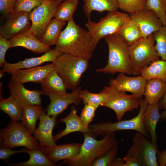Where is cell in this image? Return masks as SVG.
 I'll use <instances>...</instances> for the list:
<instances>
[{
  "mask_svg": "<svg viewBox=\"0 0 166 166\" xmlns=\"http://www.w3.org/2000/svg\"><path fill=\"white\" fill-rule=\"evenodd\" d=\"M81 87L78 86L70 93H57L53 92L44 93L50 99V103L47 106L46 114L49 116H55L61 113L69 105L74 104L76 105L80 104L82 100L80 96Z\"/></svg>",
  "mask_w": 166,
  "mask_h": 166,
  "instance_id": "7c38bea8",
  "label": "cell"
},
{
  "mask_svg": "<svg viewBox=\"0 0 166 166\" xmlns=\"http://www.w3.org/2000/svg\"><path fill=\"white\" fill-rule=\"evenodd\" d=\"M0 110L8 115L11 121H22L23 108L10 95L6 99H0Z\"/></svg>",
  "mask_w": 166,
  "mask_h": 166,
  "instance_id": "4dcf8cb0",
  "label": "cell"
},
{
  "mask_svg": "<svg viewBox=\"0 0 166 166\" xmlns=\"http://www.w3.org/2000/svg\"><path fill=\"white\" fill-rule=\"evenodd\" d=\"M103 90L107 96L100 106L108 107L113 110L118 121L121 120L126 112L138 108L140 99L134 95L127 94L125 92L118 90L109 85L105 86Z\"/></svg>",
  "mask_w": 166,
  "mask_h": 166,
  "instance_id": "30bf717a",
  "label": "cell"
},
{
  "mask_svg": "<svg viewBox=\"0 0 166 166\" xmlns=\"http://www.w3.org/2000/svg\"><path fill=\"white\" fill-rule=\"evenodd\" d=\"M44 111L41 105H28L23 108L21 123L31 135L34 134L36 122Z\"/></svg>",
  "mask_w": 166,
  "mask_h": 166,
  "instance_id": "83f0119b",
  "label": "cell"
},
{
  "mask_svg": "<svg viewBox=\"0 0 166 166\" xmlns=\"http://www.w3.org/2000/svg\"><path fill=\"white\" fill-rule=\"evenodd\" d=\"M26 152L30 156L29 159L25 162L16 164H7L13 166H54L53 163L46 154L43 147L40 145L35 148L30 149L25 148Z\"/></svg>",
  "mask_w": 166,
  "mask_h": 166,
  "instance_id": "cb8c5ba5",
  "label": "cell"
},
{
  "mask_svg": "<svg viewBox=\"0 0 166 166\" xmlns=\"http://www.w3.org/2000/svg\"><path fill=\"white\" fill-rule=\"evenodd\" d=\"M140 74L147 80L159 79L166 83V61L157 60L143 68Z\"/></svg>",
  "mask_w": 166,
  "mask_h": 166,
  "instance_id": "f546056e",
  "label": "cell"
},
{
  "mask_svg": "<svg viewBox=\"0 0 166 166\" xmlns=\"http://www.w3.org/2000/svg\"><path fill=\"white\" fill-rule=\"evenodd\" d=\"M52 63L67 89L72 90L78 86L82 75L89 66V60L66 53H63Z\"/></svg>",
  "mask_w": 166,
  "mask_h": 166,
  "instance_id": "277c9868",
  "label": "cell"
},
{
  "mask_svg": "<svg viewBox=\"0 0 166 166\" xmlns=\"http://www.w3.org/2000/svg\"><path fill=\"white\" fill-rule=\"evenodd\" d=\"M129 17L138 26L143 38L152 34L163 26L156 14L147 9L131 14Z\"/></svg>",
  "mask_w": 166,
  "mask_h": 166,
  "instance_id": "2e32d148",
  "label": "cell"
},
{
  "mask_svg": "<svg viewBox=\"0 0 166 166\" xmlns=\"http://www.w3.org/2000/svg\"><path fill=\"white\" fill-rule=\"evenodd\" d=\"M66 23V22L53 18L46 27L40 40L49 47L55 45Z\"/></svg>",
  "mask_w": 166,
  "mask_h": 166,
  "instance_id": "4316f807",
  "label": "cell"
},
{
  "mask_svg": "<svg viewBox=\"0 0 166 166\" xmlns=\"http://www.w3.org/2000/svg\"><path fill=\"white\" fill-rule=\"evenodd\" d=\"M129 18L127 14L118 10L109 12L97 22H93L90 19L88 20L85 26L97 45L100 41L106 36L118 33Z\"/></svg>",
  "mask_w": 166,
  "mask_h": 166,
  "instance_id": "52a82bcc",
  "label": "cell"
},
{
  "mask_svg": "<svg viewBox=\"0 0 166 166\" xmlns=\"http://www.w3.org/2000/svg\"><path fill=\"white\" fill-rule=\"evenodd\" d=\"M155 49L161 59L166 61V26H163L153 34Z\"/></svg>",
  "mask_w": 166,
  "mask_h": 166,
  "instance_id": "e575fe53",
  "label": "cell"
},
{
  "mask_svg": "<svg viewBox=\"0 0 166 166\" xmlns=\"http://www.w3.org/2000/svg\"><path fill=\"white\" fill-rule=\"evenodd\" d=\"M160 109L166 110V92L158 102Z\"/></svg>",
  "mask_w": 166,
  "mask_h": 166,
  "instance_id": "bcb514c9",
  "label": "cell"
},
{
  "mask_svg": "<svg viewBox=\"0 0 166 166\" xmlns=\"http://www.w3.org/2000/svg\"><path fill=\"white\" fill-rule=\"evenodd\" d=\"M10 48L9 40L0 35V67L2 68L6 62L5 59L6 53L7 50Z\"/></svg>",
  "mask_w": 166,
  "mask_h": 166,
  "instance_id": "b9f144b4",
  "label": "cell"
},
{
  "mask_svg": "<svg viewBox=\"0 0 166 166\" xmlns=\"http://www.w3.org/2000/svg\"><path fill=\"white\" fill-rule=\"evenodd\" d=\"M148 105L145 98H141L139 100L140 110L138 114L134 118L115 123L107 121L89 125V132L95 136H104L107 135L115 133L117 131L133 130L140 132L146 136L148 132L144 124L143 116Z\"/></svg>",
  "mask_w": 166,
  "mask_h": 166,
  "instance_id": "5b68a950",
  "label": "cell"
},
{
  "mask_svg": "<svg viewBox=\"0 0 166 166\" xmlns=\"http://www.w3.org/2000/svg\"><path fill=\"white\" fill-rule=\"evenodd\" d=\"M54 69L52 62L44 65L18 69L9 73L12 76L11 80L21 84L28 82L40 83Z\"/></svg>",
  "mask_w": 166,
  "mask_h": 166,
  "instance_id": "e0dca14e",
  "label": "cell"
},
{
  "mask_svg": "<svg viewBox=\"0 0 166 166\" xmlns=\"http://www.w3.org/2000/svg\"><path fill=\"white\" fill-rule=\"evenodd\" d=\"M60 4L58 0H44L29 13L31 22L30 29L39 40L41 38L47 25L54 17Z\"/></svg>",
  "mask_w": 166,
  "mask_h": 166,
  "instance_id": "8fae6325",
  "label": "cell"
},
{
  "mask_svg": "<svg viewBox=\"0 0 166 166\" xmlns=\"http://www.w3.org/2000/svg\"><path fill=\"white\" fill-rule=\"evenodd\" d=\"M118 33L129 45L143 37L138 26L130 18L119 30Z\"/></svg>",
  "mask_w": 166,
  "mask_h": 166,
  "instance_id": "1f68e13d",
  "label": "cell"
},
{
  "mask_svg": "<svg viewBox=\"0 0 166 166\" xmlns=\"http://www.w3.org/2000/svg\"><path fill=\"white\" fill-rule=\"evenodd\" d=\"M57 117L49 116L44 110L40 115L38 127L34 135L42 146L50 147L56 144L52 133L57 124Z\"/></svg>",
  "mask_w": 166,
  "mask_h": 166,
  "instance_id": "d6986e66",
  "label": "cell"
},
{
  "mask_svg": "<svg viewBox=\"0 0 166 166\" xmlns=\"http://www.w3.org/2000/svg\"><path fill=\"white\" fill-rule=\"evenodd\" d=\"M25 152V148L19 151H13L11 148L0 146V159L7 164L8 163V159L11 156L15 153Z\"/></svg>",
  "mask_w": 166,
  "mask_h": 166,
  "instance_id": "7bdbcfd3",
  "label": "cell"
},
{
  "mask_svg": "<svg viewBox=\"0 0 166 166\" xmlns=\"http://www.w3.org/2000/svg\"><path fill=\"white\" fill-rule=\"evenodd\" d=\"M61 123L65 124V129L58 134L53 136L56 141L67 135L76 132L82 133L89 132L88 127H86L80 117L77 113V110L74 105L72 106L69 113L65 117L59 120Z\"/></svg>",
  "mask_w": 166,
  "mask_h": 166,
  "instance_id": "7402d4cb",
  "label": "cell"
},
{
  "mask_svg": "<svg viewBox=\"0 0 166 166\" xmlns=\"http://www.w3.org/2000/svg\"><path fill=\"white\" fill-rule=\"evenodd\" d=\"M40 84L42 90L44 93L53 92L61 93L66 92V86L54 68L48 74Z\"/></svg>",
  "mask_w": 166,
  "mask_h": 166,
  "instance_id": "f1b7e54d",
  "label": "cell"
},
{
  "mask_svg": "<svg viewBox=\"0 0 166 166\" xmlns=\"http://www.w3.org/2000/svg\"><path fill=\"white\" fill-rule=\"evenodd\" d=\"M8 40L10 48L22 47L35 54L45 53L50 49L35 36L30 29Z\"/></svg>",
  "mask_w": 166,
  "mask_h": 166,
  "instance_id": "ffe728a7",
  "label": "cell"
},
{
  "mask_svg": "<svg viewBox=\"0 0 166 166\" xmlns=\"http://www.w3.org/2000/svg\"><path fill=\"white\" fill-rule=\"evenodd\" d=\"M83 9L88 20L90 19L92 11L100 13L105 11L117 10L119 8L117 0H83Z\"/></svg>",
  "mask_w": 166,
  "mask_h": 166,
  "instance_id": "484cf974",
  "label": "cell"
},
{
  "mask_svg": "<svg viewBox=\"0 0 166 166\" xmlns=\"http://www.w3.org/2000/svg\"><path fill=\"white\" fill-rule=\"evenodd\" d=\"M0 137L1 146L11 149L23 146L32 149L40 146L34 136L18 121H11L5 128L1 130Z\"/></svg>",
  "mask_w": 166,
  "mask_h": 166,
  "instance_id": "ba28073f",
  "label": "cell"
},
{
  "mask_svg": "<svg viewBox=\"0 0 166 166\" xmlns=\"http://www.w3.org/2000/svg\"><path fill=\"white\" fill-rule=\"evenodd\" d=\"M117 145L111 148L105 154L96 159L90 166H110L113 159L118 153Z\"/></svg>",
  "mask_w": 166,
  "mask_h": 166,
  "instance_id": "74e56055",
  "label": "cell"
},
{
  "mask_svg": "<svg viewBox=\"0 0 166 166\" xmlns=\"http://www.w3.org/2000/svg\"><path fill=\"white\" fill-rule=\"evenodd\" d=\"M124 163L125 162L123 159L116 157L113 160L110 166H124Z\"/></svg>",
  "mask_w": 166,
  "mask_h": 166,
  "instance_id": "f6af8a7d",
  "label": "cell"
},
{
  "mask_svg": "<svg viewBox=\"0 0 166 166\" xmlns=\"http://www.w3.org/2000/svg\"><path fill=\"white\" fill-rule=\"evenodd\" d=\"M106 93L102 90L97 93L89 92L87 89L81 90L80 96L84 104L92 105L97 108L105 100L106 97Z\"/></svg>",
  "mask_w": 166,
  "mask_h": 166,
  "instance_id": "836d02e7",
  "label": "cell"
},
{
  "mask_svg": "<svg viewBox=\"0 0 166 166\" xmlns=\"http://www.w3.org/2000/svg\"><path fill=\"white\" fill-rule=\"evenodd\" d=\"M82 133L84 141L78 154L72 159L64 160L59 165L90 166L96 159L118 144L115 133L106 135L100 140H96L95 136L89 132Z\"/></svg>",
  "mask_w": 166,
  "mask_h": 166,
  "instance_id": "7a4b0ae2",
  "label": "cell"
},
{
  "mask_svg": "<svg viewBox=\"0 0 166 166\" xmlns=\"http://www.w3.org/2000/svg\"><path fill=\"white\" fill-rule=\"evenodd\" d=\"M5 72L2 70L0 71V78H1L4 75Z\"/></svg>",
  "mask_w": 166,
  "mask_h": 166,
  "instance_id": "c3c4849f",
  "label": "cell"
},
{
  "mask_svg": "<svg viewBox=\"0 0 166 166\" xmlns=\"http://www.w3.org/2000/svg\"><path fill=\"white\" fill-rule=\"evenodd\" d=\"M166 92V83L157 78L147 81L144 95L148 104L158 102Z\"/></svg>",
  "mask_w": 166,
  "mask_h": 166,
  "instance_id": "d4e9b609",
  "label": "cell"
},
{
  "mask_svg": "<svg viewBox=\"0 0 166 166\" xmlns=\"http://www.w3.org/2000/svg\"><path fill=\"white\" fill-rule=\"evenodd\" d=\"M78 4V0H65L58 6L54 18L66 22L73 19V14Z\"/></svg>",
  "mask_w": 166,
  "mask_h": 166,
  "instance_id": "d6a6232c",
  "label": "cell"
},
{
  "mask_svg": "<svg viewBox=\"0 0 166 166\" xmlns=\"http://www.w3.org/2000/svg\"><path fill=\"white\" fill-rule=\"evenodd\" d=\"M55 45V49L63 53L89 60L97 45L88 30L77 24L73 19L68 22Z\"/></svg>",
  "mask_w": 166,
  "mask_h": 166,
  "instance_id": "6da1fadb",
  "label": "cell"
},
{
  "mask_svg": "<svg viewBox=\"0 0 166 166\" xmlns=\"http://www.w3.org/2000/svg\"><path fill=\"white\" fill-rule=\"evenodd\" d=\"M16 0H0V12L6 15L14 12Z\"/></svg>",
  "mask_w": 166,
  "mask_h": 166,
  "instance_id": "60d3db41",
  "label": "cell"
},
{
  "mask_svg": "<svg viewBox=\"0 0 166 166\" xmlns=\"http://www.w3.org/2000/svg\"><path fill=\"white\" fill-rule=\"evenodd\" d=\"M63 53L55 49H50L40 57L26 58L23 60L14 63L6 62L2 70L5 73H9L18 69L37 67L45 62H53Z\"/></svg>",
  "mask_w": 166,
  "mask_h": 166,
  "instance_id": "ac0fdd59",
  "label": "cell"
},
{
  "mask_svg": "<svg viewBox=\"0 0 166 166\" xmlns=\"http://www.w3.org/2000/svg\"><path fill=\"white\" fill-rule=\"evenodd\" d=\"M146 9L156 15L163 26H166V2L165 0H146Z\"/></svg>",
  "mask_w": 166,
  "mask_h": 166,
  "instance_id": "d590c367",
  "label": "cell"
},
{
  "mask_svg": "<svg viewBox=\"0 0 166 166\" xmlns=\"http://www.w3.org/2000/svg\"><path fill=\"white\" fill-rule=\"evenodd\" d=\"M158 102L148 104L144 111L143 116L144 126L151 136L152 142L155 144H156L157 140L156 132V126L160 119V109Z\"/></svg>",
  "mask_w": 166,
  "mask_h": 166,
  "instance_id": "603a6c76",
  "label": "cell"
},
{
  "mask_svg": "<svg viewBox=\"0 0 166 166\" xmlns=\"http://www.w3.org/2000/svg\"><path fill=\"white\" fill-rule=\"evenodd\" d=\"M104 38L109 48L108 63L104 67L96 69L97 72L114 74L117 72L133 75L128 46L118 33L107 35Z\"/></svg>",
  "mask_w": 166,
  "mask_h": 166,
  "instance_id": "3957f363",
  "label": "cell"
},
{
  "mask_svg": "<svg viewBox=\"0 0 166 166\" xmlns=\"http://www.w3.org/2000/svg\"><path fill=\"white\" fill-rule=\"evenodd\" d=\"M29 14L20 12L7 15L5 23L0 27V35L9 40L30 29L31 23Z\"/></svg>",
  "mask_w": 166,
  "mask_h": 166,
  "instance_id": "4fadbf2b",
  "label": "cell"
},
{
  "mask_svg": "<svg viewBox=\"0 0 166 166\" xmlns=\"http://www.w3.org/2000/svg\"><path fill=\"white\" fill-rule=\"evenodd\" d=\"M82 144L74 143L43 147L49 159L55 164L60 160H71L75 157L79 152Z\"/></svg>",
  "mask_w": 166,
  "mask_h": 166,
  "instance_id": "44dd1931",
  "label": "cell"
},
{
  "mask_svg": "<svg viewBox=\"0 0 166 166\" xmlns=\"http://www.w3.org/2000/svg\"><path fill=\"white\" fill-rule=\"evenodd\" d=\"M153 34L142 38L128 46L129 58L133 75L140 74L141 70L152 62L159 59Z\"/></svg>",
  "mask_w": 166,
  "mask_h": 166,
  "instance_id": "8992f818",
  "label": "cell"
},
{
  "mask_svg": "<svg viewBox=\"0 0 166 166\" xmlns=\"http://www.w3.org/2000/svg\"><path fill=\"white\" fill-rule=\"evenodd\" d=\"M64 0H58L59 2L61 3L62 2V1H63Z\"/></svg>",
  "mask_w": 166,
  "mask_h": 166,
  "instance_id": "681fc988",
  "label": "cell"
},
{
  "mask_svg": "<svg viewBox=\"0 0 166 166\" xmlns=\"http://www.w3.org/2000/svg\"><path fill=\"white\" fill-rule=\"evenodd\" d=\"M145 137L137 132L125 156L136 162L139 166H158L159 164L157 155L159 151L157 144L148 140Z\"/></svg>",
  "mask_w": 166,
  "mask_h": 166,
  "instance_id": "9c48e42d",
  "label": "cell"
},
{
  "mask_svg": "<svg viewBox=\"0 0 166 166\" xmlns=\"http://www.w3.org/2000/svg\"><path fill=\"white\" fill-rule=\"evenodd\" d=\"M165 0L166 2V0Z\"/></svg>",
  "mask_w": 166,
  "mask_h": 166,
  "instance_id": "f907efd6",
  "label": "cell"
},
{
  "mask_svg": "<svg viewBox=\"0 0 166 166\" xmlns=\"http://www.w3.org/2000/svg\"><path fill=\"white\" fill-rule=\"evenodd\" d=\"M147 81L141 75L129 77L120 73L115 79H110L109 85L118 90L130 92L140 99L144 95Z\"/></svg>",
  "mask_w": 166,
  "mask_h": 166,
  "instance_id": "5bb4252c",
  "label": "cell"
},
{
  "mask_svg": "<svg viewBox=\"0 0 166 166\" xmlns=\"http://www.w3.org/2000/svg\"><path fill=\"white\" fill-rule=\"evenodd\" d=\"M157 156L159 164L160 166H165L166 165V149L162 151H159Z\"/></svg>",
  "mask_w": 166,
  "mask_h": 166,
  "instance_id": "ee69618b",
  "label": "cell"
},
{
  "mask_svg": "<svg viewBox=\"0 0 166 166\" xmlns=\"http://www.w3.org/2000/svg\"><path fill=\"white\" fill-rule=\"evenodd\" d=\"M44 0H16L14 12H25L30 13L39 5Z\"/></svg>",
  "mask_w": 166,
  "mask_h": 166,
  "instance_id": "f35d334b",
  "label": "cell"
},
{
  "mask_svg": "<svg viewBox=\"0 0 166 166\" xmlns=\"http://www.w3.org/2000/svg\"><path fill=\"white\" fill-rule=\"evenodd\" d=\"M160 119L164 120L166 123V110H164L160 113Z\"/></svg>",
  "mask_w": 166,
  "mask_h": 166,
  "instance_id": "7dc6e473",
  "label": "cell"
},
{
  "mask_svg": "<svg viewBox=\"0 0 166 166\" xmlns=\"http://www.w3.org/2000/svg\"><path fill=\"white\" fill-rule=\"evenodd\" d=\"M119 8L133 14L146 9V0H117Z\"/></svg>",
  "mask_w": 166,
  "mask_h": 166,
  "instance_id": "8d00e7d4",
  "label": "cell"
},
{
  "mask_svg": "<svg viewBox=\"0 0 166 166\" xmlns=\"http://www.w3.org/2000/svg\"><path fill=\"white\" fill-rule=\"evenodd\" d=\"M84 105L80 117L85 125L88 127L89 124L95 117V111L97 108L91 105L85 104Z\"/></svg>",
  "mask_w": 166,
  "mask_h": 166,
  "instance_id": "ab89813d",
  "label": "cell"
},
{
  "mask_svg": "<svg viewBox=\"0 0 166 166\" xmlns=\"http://www.w3.org/2000/svg\"><path fill=\"white\" fill-rule=\"evenodd\" d=\"M8 86L10 95L22 108L28 105H41V96L44 95L42 90H30L26 88L23 84L11 80Z\"/></svg>",
  "mask_w": 166,
  "mask_h": 166,
  "instance_id": "9a60e30c",
  "label": "cell"
}]
</instances>
